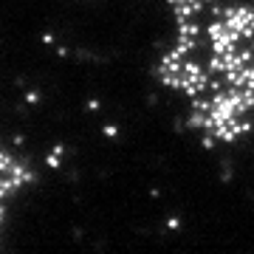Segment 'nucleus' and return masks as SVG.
Instances as JSON below:
<instances>
[{"mask_svg": "<svg viewBox=\"0 0 254 254\" xmlns=\"http://www.w3.org/2000/svg\"><path fill=\"white\" fill-rule=\"evenodd\" d=\"M57 57H63V60L65 57H71V48L68 46H57Z\"/></svg>", "mask_w": 254, "mask_h": 254, "instance_id": "8", "label": "nucleus"}, {"mask_svg": "<svg viewBox=\"0 0 254 254\" xmlns=\"http://www.w3.org/2000/svg\"><path fill=\"white\" fill-rule=\"evenodd\" d=\"M203 3H206V6H212V3H220V0H203Z\"/></svg>", "mask_w": 254, "mask_h": 254, "instance_id": "10", "label": "nucleus"}, {"mask_svg": "<svg viewBox=\"0 0 254 254\" xmlns=\"http://www.w3.org/2000/svg\"><path fill=\"white\" fill-rule=\"evenodd\" d=\"M26 144V136H23V133H17V136H14V147H23Z\"/></svg>", "mask_w": 254, "mask_h": 254, "instance_id": "9", "label": "nucleus"}, {"mask_svg": "<svg viewBox=\"0 0 254 254\" xmlns=\"http://www.w3.org/2000/svg\"><path fill=\"white\" fill-rule=\"evenodd\" d=\"M167 229H181V218H167Z\"/></svg>", "mask_w": 254, "mask_h": 254, "instance_id": "7", "label": "nucleus"}, {"mask_svg": "<svg viewBox=\"0 0 254 254\" xmlns=\"http://www.w3.org/2000/svg\"><path fill=\"white\" fill-rule=\"evenodd\" d=\"M23 99H26V105H37V102H40V93H37V91H26Z\"/></svg>", "mask_w": 254, "mask_h": 254, "instance_id": "5", "label": "nucleus"}, {"mask_svg": "<svg viewBox=\"0 0 254 254\" xmlns=\"http://www.w3.org/2000/svg\"><path fill=\"white\" fill-rule=\"evenodd\" d=\"M60 161H63V158H60L57 153H48L46 155V167H48V170H60Z\"/></svg>", "mask_w": 254, "mask_h": 254, "instance_id": "1", "label": "nucleus"}, {"mask_svg": "<svg viewBox=\"0 0 254 254\" xmlns=\"http://www.w3.org/2000/svg\"><path fill=\"white\" fill-rule=\"evenodd\" d=\"M102 136L105 138H119V127L116 125H105L102 127Z\"/></svg>", "mask_w": 254, "mask_h": 254, "instance_id": "2", "label": "nucleus"}, {"mask_svg": "<svg viewBox=\"0 0 254 254\" xmlns=\"http://www.w3.org/2000/svg\"><path fill=\"white\" fill-rule=\"evenodd\" d=\"M85 110H88V113H99V110H102V102H99V99H88V102H85Z\"/></svg>", "mask_w": 254, "mask_h": 254, "instance_id": "4", "label": "nucleus"}, {"mask_svg": "<svg viewBox=\"0 0 254 254\" xmlns=\"http://www.w3.org/2000/svg\"><path fill=\"white\" fill-rule=\"evenodd\" d=\"M51 153H57L60 158H65V155H68V147H65L63 141H60V144H54V147H51Z\"/></svg>", "mask_w": 254, "mask_h": 254, "instance_id": "6", "label": "nucleus"}, {"mask_svg": "<svg viewBox=\"0 0 254 254\" xmlns=\"http://www.w3.org/2000/svg\"><path fill=\"white\" fill-rule=\"evenodd\" d=\"M40 43H43V46H48V48H57V37L51 34V31H46V34L40 37Z\"/></svg>", "mask_w": 254, "mask_h": 254, "instance_id": "3", "label": "nucleus"}]
</instances>
